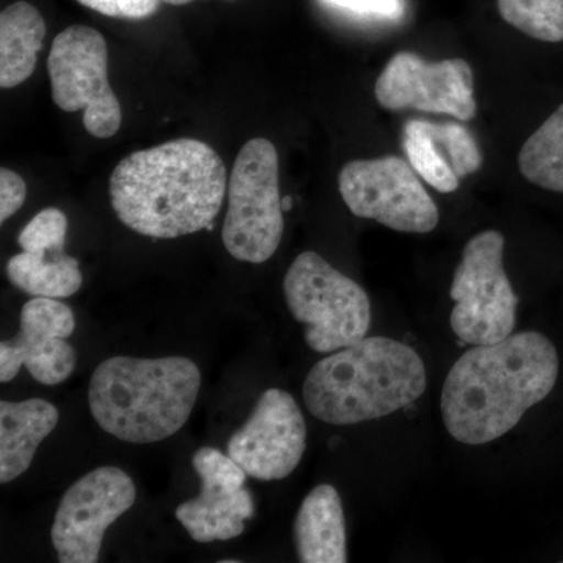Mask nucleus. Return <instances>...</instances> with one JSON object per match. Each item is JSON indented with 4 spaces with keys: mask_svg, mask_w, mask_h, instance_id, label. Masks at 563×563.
Instances as JSON below:
<instances>
[{
    "mask_svg": "<svg viewBox=\"0 0 563 563\" xmlns=\"http://www.w3.org/2000/svg\"><path fill=\"white\" fill-rule=\"evenodd\" d=\"M201 372L187 357L107 358L91 376L90 410L99 428L122 442H162L188 421Z\"/></svg>",
    "mask_w": 563,
    "mask_h": 563,
    "instance_id": "4",
    "label": "nucleus"
},
{
    "mask_svg": "<svg viewBox=\"0 0 563 563\" xmlns=\"http://www.w3.org/2000/svg\"><path fill=\"white\" fill-rule=\"evenodd\" d=\"M284 295L292 318L306 328L307 346L318 354L358 343L372 328L366 291L317 252L295 258L285 274Z\"/></svg>",
    "mask_w": 563,
    "mask_h": 563,
    "instance_id": "5",
    "label": "nucleus"
},
{
    "mask_svg": "<svg viewBox=\"0 0 563 563\" xmlns=\"http://www.w3.org/2000/svg\"><path fill=\"white\" fill-rule=\"evenodd\" d=\"M132 477L117 466H101L85 474L63 496L52 543L62 563H96L103 533L135 504Z\"/></svg>",
    "mask_w": 563,
    "mask_h": 563,
    "instance_id": "10",
    "label": "nucleus"
},
{
    "mask_svg": "<svg viewBox=\"0 0 563 563\" xmlns=\"http://www.w3.org/2000/svg\"><path fill=\"white\" fill-rule=\"evenodd\" d=\"M558 350L540 332H518L503 342L463 352L444 379V428L459 443L485 444L512 431L558 383Z\"/></svg>",
    "mask_w": 563,
    "mask_h": 563,
    "instance_id": "1",
    "label": "nucleus"
},
{
    "mask_svg": "<svg viewBox=\"0 0 563 563\" xmlns=\"http://www.w3.org/2000/svg\"><path fill=\"white\" fill-rule=\"evenodd\" d=\"M192 466L202 490L198 498L177 507L179 523L198 543L228 542L242 536L244 521L255 514L246 472L231 455L209 446L192 455Z\"/></svg>",
    "mask_w": 563,
    "mask_h": 563,
    "instance_id": "13",
    "label": "nucleus"
},
{
    "mask_svg": "<svg viewBox=\"0 0 563 563\" xmlns=\"http://www.w3.org/2000/svg\"><path fill=\"white\" fill-rule=\"evenodd\" d=\"M374 95L391 111L450 114L459 121L476 117L473 69L462 58L426 62L413 52H399L385 65Z\"/></svg>",
    "mask_w": 563,
    "mask_h": 563,
    "instance_id": "11",
    "label": "nucleus"
},
{
    "mask_svg": "<svg viewBox=\"0 0 563 563\" xmlns=\"http://www.w3.org/2000/svg\"><path fill=\"white\" fill-rule=\"evenodd\" d=\"M27 185L20 174L0 169V222H5L24 206Z\"/></svg>",
    "mask_w": 563,
    "mask_h": 563,
    "instance_id": "24",
    "label": "nucleus"
},
{
    "mask_svg": "<svg viewBox=\"0 0 563 563\" xmlns=\"http://www.w3.org/2000/svg\"><path fill=\"white\" fill-rule=\"evenodd\" d=\"M424 362L409 344L365 336L332 352L307 374L302 396L314 418L333 426L379 420L421 398Z\"/></svg>",
    "mask_w": 563,
    "mask_h": 563,
    "instance_id": "3",
    "label": "nucleus"
},
{
    "mask_svg": "<svg viewBox=\"0 0 563 563\" xmlns=\"http://www.w3.org/2000/svg\"><path fill=\"white\" fill-rule=\"evenodd\" d=\"M228 192L220 154L192 139L132 152L110 177V199L122 224L158 240L209 228Z\"/></svg>",
    "mask_w": 563,
    "mask_h": 563,
    "instance_id": "2",
    "label": "nucleus"
},
{
    "mask_svg": "<svg viewBox=\"0 0 563 563\" xmlns=\"http://www.w3.org/2000/svg\"><path fill=\"white\" fill-rule=\"evenodd\" d=\"M507 24L533 40L563 41V0H498Z\"/></svg>",
    "mask_w": 563,
    "mask_h": 563,
    "instance_id": "21",
    "label": "nucleus"
},
{
    "mask_svg": "<svg viewBox=\"0 0 563 563\" xmlns=\"http://www.w3.org/2000/svg\"><path fill=\"white\" fill-rule=\"evenodd\" d=\"M282 209H284V211H290L292 209L291 196H284V198H282Z\"/></svg>",
    "mask_w": 563,
    "mask_h": 563,
    "instance_id": "26",
    "label": "nucleus"
},
{
    "mask_svg": "<svg viewBox=\"0 0 563 563\" xmlns=\"http://www.w3.org/2000/svg\"><path fill=\"white\" fill-rule=\"evenodd\" d=\"M162 2L172 3V5H187L192 0H162Z\"/></svg>",
    "mask_w": 563,
    "mask_h": 563,
    "instance_id": "27",
    "label": "nucleus"
},
{
    "mask_svg": "<svg viewBox=\"0 0 563 563\" xmlns=\"http://www.w3.org/2000/svg\"><path fill=\"white\" fill-rule=\"evenodd\" d=\"M307 446V426L290 393L272 388L263 393L254 412L228 443V454L258 481L290 476Z\"/></svg>",
    "mask_w": 563,
    "mask_h": 563,
    "instance_id": "12",
    "label": "nucleus"
},
{
    "mask_svg": "<svg viewBox=\"0 0 563 563\" xmlns=\"http://www.w3.org/2000/svg\"><path fill=\"white\" fill-rule=\"evenodd\" d=\"M222 243L233 258L265 263L276 254L284 233L279 155L269 140L247 141L233 163Z\"/></svg>",
    "mask_w": 563,
    "mask_h": 563,
    "instance_id": "6",
    "label": "nucleus"
},
{
    "mask_svg": "<svg viewBox=\"0 0 563 563\" xmlns=\"http://www.w3.org/2000/svg\"><path fill=\"white\" fill-rule=\"evenodd\" d=\"M58 418L57 407L44 399L0 402V483L9 484L27 472Z\"/></svg>",
    "mask_w": 563,
    "mask_h": 563,
    "instance_id": "17",
    "label": "nucleus"
},
{
    "mask_svg": "<svg viewBox=\"0 0 563 563\" xmlns=\"http://www.w3.org/2000/svg\"><path fill=\"white\" fill-rule=\"evenodd\" d=\"M7 276L14 287L33 298H69L80 290L84 276L79 262L63 252L22 251L10 258Z\"/></svg>",
    "mask_w": 563,
    "mask_h": 563,
    "instance_id": "19",
    "label": "nucleus"
},
{
    "mask_svg": "<svg viewBox=\"0 0 563 563\" xmlns=\"http://www.w3.org/2000/svg\"><path fill=\"white\" fill-rule=\"evenodd\" d=\"M81 5L120 20H146L161 5V0H77Z\"/></svg>",
    "mask_w": 563,
    "mask_h": 563,
    "instance_id": "23",
    "label": "nucleus"
},
{
    "mask_svg": "<svg viewBox=\"0 0 563 563\" xmlns=\"http://www.w3.org/2000/svg\"><path fill=\"white\" fill-rule=\"evenodd\" d=\"M518 168L537 187L563 192V103L526 141Z\"/></svg>",
    "mask_w": 563,
    "mask_h": 563,
    "instance_id": "20",
    "label": "nucleus"
},
{
    "mask_svg": "<svg viewBox=\"0 0 563 563\" xmlns=\"http://www.w3.org/2000/svg\"><path fill=\"white\" fill-rule=\"evenodd\" d=\"M339 9L358 14H374L380 18H396L402 13V0H324Z\"/></svg>",
    "mask_w": 563,
    "mask_h": 563,
    "instance_id": "25",
    "label": "nucleus"
},
{
    "mask_svg": "<svg viewBox=\"0 0 563 563\" xmlns=\"http://www.w3.org/2000/svg\"><path fill=\"white\" fill-rule=\"evenodd\" d=\"M55 106L68 113L84 110V125L95 139H111L122 111L109 81V49L102 33L73 25L52 43L47 58Z\"/></svg>",
    "mask_w": 563,
    "mask_h": 563,
    "instance_id": "8",
    "label": "nucleus"
},
{
    "mask_svg": "<svg viewBox=\"0 0 563 563\" xmlns=\"http://www.w3.org/2000/svg\"><path fill=\"white\" fill-rule=\"evenodd\" d=\"M46 24L35 7L11 3L0 14V87L3 90L24 84L35 70L43 49Z\"/></svg>",
    "mask_w": 563,
    "mask_h": 563,
    "instance_id": "18",
    "label": "nucleus"
},
{
    "mask_svg": "<svg viewBox=\"0 0 563 563\" xmlns=\"http://www.w3.org/2000/svg\"><path fill=\"white\" fill-rule=\"evenodd\" d=\"M76 329V318L66 303L33 298L21 310V331L0 343V383H10L27 368L33 379L58 385L76 369V350L66 340Z\"/></svg>",
    "mask_w": 563,
    "mask_h": 563,
    "instance_id": "14",
    "label": "nucleus"
},
{
    "mask_svg": "<svg viewBox=\"0 0 563 563\" xmlns=\"http://www.w3.org/2000/svg\"><path fill=\"white\" fill-rule=\"evenodd\" d=\"M504 244L501 232L484 231L463 247L450 291L451 329L463 343L487 346L512 335L518 296L504 268Z\"/></svg>",
    "mask_w": 563,
    "mask_h": 563,
    "instance_id": "7",
    "label": "nucleus"
},
{
    "mask_svg": "<svg viewBox=\"0 0 563 563\" xmlns=\"http://www.w3.org/2000/svg\"><path fill=\"white\" fill-rule=\"evenodd\" d=\"M415 173L395 155L352 161L340 172V195L355 217L396 232L429 233L439 225L440 213Z\"/></svg>",
    "mask_w": 563,
    "mask_h": 563,
    "instance_id": "9",
    "label": "nucleus"
},
{
    "mask_svg": "<svg viewBox=\"0 0 563 563\" xmlns=\"http://www.w3.org/2000/svg\"><path fill=\"white\" fill-rule=\"evenodd\" d=\"M295 547L302 563L347 562L342 498L331 484L317 485L303 498L295 520Z\"/></svg>",
    "mask_w": 563,
    "mask_h": 563,
    "instance_id": "16",
    "label": "nucleus"
},
{
    "mask_svg": "<svg viewBox=\"0 0 563 563\" xmlns=\"http://www.w3.org/2000/svg\"><path fill=\"white\" fill-rule=\"evenodd\" d=\"M402 146L415 172L440 192H454L463 177L483 166L479 144L455 122L409 121Z\"/></svg>",
    "mask_w": 563,
    "mask_h": 563,
    "instance_id": "15",
    "label": "nucleus"
},
{
    "mask_svg": "<svg viewBox=\"0 0 563 563\" xmlns=\"http://www.w3.org/2000/svg\"><path fill=\"white\" fill-rule=\"evenodd\" d=\"M68 232V218L62 210L49 207L38 214L20 233L18 243L25 252L46 254V252H63Z\"/></svg>",
    "mask_w": 563,
    "mask_h": 563,
    "instance_id": "22",
    "label": "nucleus"
}]
</instances>
